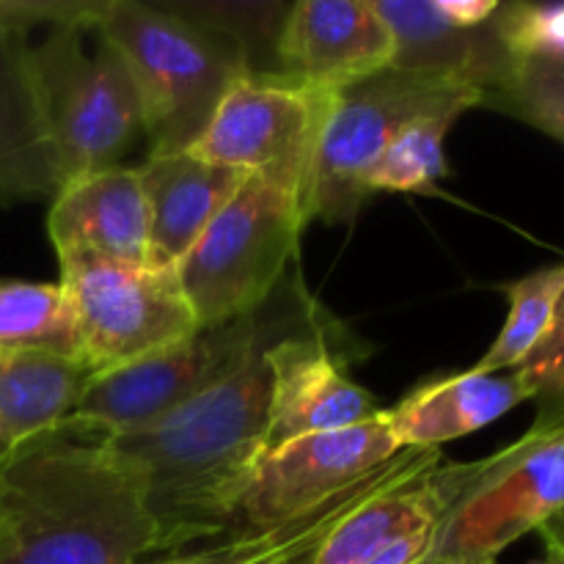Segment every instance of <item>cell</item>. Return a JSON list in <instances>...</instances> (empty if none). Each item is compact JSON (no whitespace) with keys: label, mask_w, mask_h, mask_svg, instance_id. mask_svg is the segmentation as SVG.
Masks as SVG:
<instances>
[{"label":"cell","mask_w":564,"mask_h":564,"mask_svg":"<svg viewBox=\"0 0 564 564\" xmlns=\"http://www.w3.org/2000/svg\"><path fill=\"white\" fill-rule=\"evenodd\" d=\"M510 301L505 325L494 345L474 364L477 372H516L554 328L564 297V264L543 268L501 286Z\"/></svg>","instance_id":"23"},{"label":"cell","mask_w":564,"mask_h":564,"mask_svg":"<svg viewBox=\"0 0 564 564\" xmlns=\"http://www.w3.org/2000/svg\"><path fill=\"white\" fill-rule=\"evenodd\" d=\"M154 3L235 50L248 75H279V39L292 3L284 0H154Z\"/></svg>","instance_id":"21"},{"label":"cell","mask_w":564,"mask_h":564,"mask_svg":"<svg viewBox=\"0 0 564 564\" xmlns=\"http://www.w3.org/2000/svg\"><path fill=\"white\" fill-rule=\"evenodd\" d=\"M521 402H529L521 375L471 367L419 383L400 405L386 411V419L402 449H441L488 427Z\"/></svg>","instance_id":"19"},{"label":"cell","mask_w":564,"mask_h":564,"mask_svg":"<svg viewBox=\"0 0 564 564\" xmlns=\"http://www.w3.org/2000/svg\"><path fill=\"white\" fill-rule=\"evenodd\" d=\"M471 108H482L477 91L400 69L339 88L314 158L306 218L352 224L372 196L364 180L397 132L424 116H463Z\"/></svg>","instance_id":"7"},{"label":"cell","mask_w":564,"mask_h":564,"mask_svg":"<svg viewBox=\"0 0 564 564\" xmlns=\"http://www.w3.org/2000/svg\"><path fill=\"white\" fill-rule=\"evenodd\" d=\"M534 402V422L529 435L564 430V297L556 312L554 328L543 345L516 369Z\"/></svg>","instance_id":"27"},{"label":"cell","mask_w":564,"mask_h":564,"mask_svg":"<svg viewBox=\"0 0 564 564\" xmlns=\"http://www.w3.org/2000/svg\"><path fill=\"white\" fill-rule=\"evenodd\" d=\"M94 372L77 358L0 347V446L20 449L66 427Z\"/></svg>","instance_id":"20"},{"label":"cell","mask_w":564,"mask_h":564,"mask_svg":"<svg viewBox=\"0 0 564 564\" xmlns=\"http://www.w3.org/2000/svg\"><path fill=\"white\" fill-rule=\"evenodd\" d=\"M334 88L284 75H246L229 88L204 135L187 152L290 187L306 207L308 182Z\"/></svg>","instance_id":"10"},{"label":"cell","mask_w":564,"mask_h":564,"mask_svg":"<svg viewBox=\"0 0 564 564\" xmlns=\"http://www.w3.org/2000/svg\"><path fill=\"white\" fill-rule=\"evenodd\" d=\"M402 452L386 411L369 422L314 433L259 457L237 499L226 534L264 532L334 499Z\"/></svg>","instance_id":"11"},{"label":"cell","mask_w":564,"mask_h":564,"mask_svg":"<svg viewBox=\"0 0 564 564\" xmlns=\"http://www.w3.org/2000/svg\"><path fill=\"white\" fill-rule=\"evenodd\" d=\"M460 116H424L411 121L405 130L397 132L394 141L386 147L378 163L369 169L367 185L369 193L394 191V193H435L438 182L449 176L446 163V132Z\"/></svg>","instance_id":"24"},{"label":"cell","mask_w":564,"mask_h":564,"mask_svg":"<svg viewBox=\"0 0 564 564\" xmlns=\"http://www.w3.org/2000/svg\"><path fill=\"white\" fill-rule=\"evenodd\" d=\"M394 39L372 0H297L279 39V75L319 88L391 69Z\"/></svg>","instance_id":"13"},{"label":"cell","mask_w":564,"mask_h":564,"mask_svg":"<svg viewBox=\"0 0 564 564\" xmlns=\"http://www.w3.org/2000/svg\"><path fill=\"white\" fill-rule=\"evenodd\" d=\"M47 235L55 253L88 251L127 268H158L141 176L127 165L64 182L53 196Z\"/></svg>","instance_id":"14"},{"label":"cell","mask_w":564,"mask_h":564,"mask_svg":"<svg viewBox=\"0 0 564 564\" xmlns=\"http://www.w3.org/2000/svg\"><path fill=\"white\" fill-rule=\"evenodd\" d=\"M419 455H422L419 449H402L389 463L375 468L372 474L358 479L334 499L297 516L295 521L264 529V532L226 534V538L191 545V549L174 551V554L152 556V560L138 564H312L325 540L334 534V529H339V523L356 507H361L386 485L394 482L400 474H405L419 460Z\"/></svg>","instance_id":"18"},{"label":"cell","mask_w":564,"mask_h":564,"mask_svg":"<svg viewBox=\"0 0 564 564\" xmlns=\"http://www.w3.org/2000/svg\"><path fill=\"white\" fill-rule=\"evenodd\" d=\"M482 108L512 116L564 143V64L516 61L510 77L485 97Z\"/></svg>","instance_id":"25"},{"label":"cell","mask_w":564,"mask_h":564,"mask_svg":"<svg viewBox=\"0 0 564 564\" xmlns=\"http://www.w3.org/2000/svg\"><path fill=\"white\" fill-rule=\"evenodd\" d=\"M345 330L350 328L306 286L279 323L209 389L149 427L102 438L147 482L158 556L226 538L237 499L268 452L270 347L290 336Z\"/></svg>","instance_id":"1"},{"label":"cell","mask_w":564,"mask_h":564,"mask_svg":"<svg viewBox=\"0 0 564 564\" xmlns=\"http://www.w3.org/2000/svg\"><path fill=\"white\" fill-rule=\"evenodd\" d=\"M490 22L516 61L564 64V3H499Z\"/></svg>","instance_id":"26"},{"label":"cell","mask_w":564,"mask_h":564,"mask_svg":"<svg viewBox=\"0 0 564 564\" xmlns=\"http://www.w3.org/2000/svg\"><path fill=\"white\" fill-rule=\"evenodd\" d=\"M564 510V430L523 433L485 460L463 463L427 564H496L501 551Z\"/></svg>","instance_id":"8"},{"label":"cell","mask_w":564,"mask_h":564,"mask_svg":"<svg viewBox=\"0 0 564 564\" xmlns=\"http://www.w3.org/2000/svg\"><path fill=\"white\" fill-rule=\"evenodd\" d=\"M441 518L435 521H424L402 532L400 538L391 540L380 551H375L364 564H427L430 549H433L435 529H438Z\"/></svg>","instance_id":"28"},{"label":"cell","mask_w":564,"mask_h":564,"mask_svg":"<svg viewBox=\"0 0 564 564\" xmlns=\"http://www.w3.org/2000/svg\"><path fill=\"white\" fill-rule=\"evenodd\" d=\"M394 39L391 69L438 77L452 86L494 94L510 77L516 58L496 33L494 22L479 28L452 25L435 0H372Z\"/></svg>","instance_id":"15"},{"label":"cell","mask_w":564,"mask_h":564,"mask_svg":"<svg viewBox=\"0 0 564 564\" xmlns=\"http://www.w3.org/2000/svg\"><path fill=\"white\" fill-rule=\"evenodd\" d=\"M538 534L545 545V554L564 564V510L556 512L554 518H549V521L538 529Z\"/></svg>","instance_id":"30"},{"label":"cell","mask_w":564,"mask_h":564,"mask_svg":"<svg viewBox=\"0 0 564 564\" xmlns=\"http://www.w3.org/2000/svg\"><path fill=\"white\" fill-rule=\"evenodd\" d=\"M0 347L83 361L75 308L64 286L0 281Z\"/></svg>","instance_id":"22"},{"label":"cell","mask_w":564,"mask_h":564,"mask_svg":"<svg viewBox=\"0 0 564 564\" xmlns=\"http://www.w3.org/2000/svg\"><path fill=\"white\" fill-rule=\"evenodd\" d=\"M3 457H6V452H3V446H0V460H3Z\"/></svg>","instance_id":"32"},{"label":"cell","mask_w":564,"mask_h":564,"mask_svg":"<svg viewBox=\"0 0 564 564\" xmlns=\"http://www.w3.org/2000/svg\"><path fill=\"white\" fill-rule=\"evenodd\" d=\"M135 171L149 204V229L158 268H176L248 180L246 171L209 163L193 152L149 154Z\"/></svg>","instance_id":"17"},{"label":"cell","mask_w":564,"mask_h":564,"mask_svg":"<svg viewBox=\"0 0 564 564\" xmlns=\"http://www.w3.org/2000/svg\"><path fill=\"white\" fill-rule=\"evenodd\" d=\"M529 564H560V562H556L554 556H549V554H545L543 560H534V562H529Z\"/></svg>","instance_id":"31"},{"label":"cell","mask_w":564,"mask_h":564,"mask_svg":"<svg viewBox=\"0 0 564 564\" xmlns=\"http://www.w3.org/2000/svg\"><path fill=\"white\" fill-rule=\"evenodd\" d=\"M91 28H50L33 44V66L42 88L50 135L58 154L61 185L119 160L143 138V110L135 80L121 55Z\"/></svg>","instance_id":"6"},{"label":"cell","mask_w":564,"mask_h":564,"mask_svg":"<svg viewBox=\"0 0 564 564\" xmlns=\"http://www.w3.org/2000/svg\"><path fill=\"white\" fill-rule=\"evenodd\" d=\"M55 257L75 308L80 358L94 375L141 361L198 330L176 268H127L88 251Z\"/></svg>","instance_id":"9"},{"label":"cell","mask_w":564,"mask_h":564,"mask_svg":"<svg viewBox=\"0 0 564 564\" xmlns=\"http://www.w3.org/2000/svg\"><path fill=\"white\" fill-rule=\"evenodd\" d=\"M158 556L147 482L97 435L64 427L0 460V564H138Z\"/></svg>","instance_id":"2"},{"label":"cell","mask_w":564,"mask_h":564,"mask_svg":"<svg viewBox=\"0 0 564 564\" xmlns=\"http://www.w3.org/2000/svg\"><path fill=\"white\" fill-rule=\"evenodd\" d=\"M306 224V207L295 191L248 174L176 264L198 328L251 314L273 297L297 264Z\"/></svg>","instance_id":"4"},{"label":"cell","mask_w":564,"mask_h":564,"mask_svg":"<svg viewBox=\"0 0 564 564\" xmlns=\"http://www.w3.org/2000/svg\"><path fill=\"white\" fill-rule=\"evenodd\" d=\"M435 9L441 11V17L452 22L457 28H479L485 22L494 20V14L499 11L496 0H435Z\"/></svg>","instance_id":"29"},{"label":"cell","mask_w":564,"mask_h":564,"mask_svg":"<svg viewBox=\"0 0 564 564\" xmlns=\"http://www.w3.org/2000/svg\"><path fill=\"white\" fill-rule=\"evenodd\" d=\"M367 356L352 330L303 334L275 341L268 350L273 367L268 449L292 438L330 433L380 416L372 391L347 378V367Z\"/></svg>","instance_id":"12"},{"label":"cell","mask_w":564,"mask_h":564,"mask_svg":"<svg viewBox=\"0 0 564 564\" xmlns=\"http://www.w3.org/2000/svg\"><path fill=\"white\" fill-rule=\"evenodd\" d=\"M94 31L135 80L149 154L187 152L229 88L248 75L235 50L158 3L105 0Z\"/></svg>","instance_id":"3"},{"label":"cell","mask_w":564,"mask_h":564,"mask_svg":"<svg viewBox=\"0 0 564 564\" xmlns=\"http://www.w3.org/2000/svg\"><path fill=\"white\" fill-rule=\"evenodd\" d=\"M303 290L306 279L301 264H295L275 295L251 314L198 328L187 339L141 361L94 375L66 427L97 438L149 427L224 378L279 323Z\"/></svg>","instance_id":"5"},{"label":"cell","mask_w":564,"mask_h":564,"mask_svg":"<svg viewBox=\"0 0 564 564\" xmlns=\"http://www.w3.org/2000/svg\"><path fill=\"white\" fill-rule=\"evenodd\" d=\"M58 154L25 31L0 20V204L53 198Z\"/></svg>","instance_id":"16"}]
</instances>
